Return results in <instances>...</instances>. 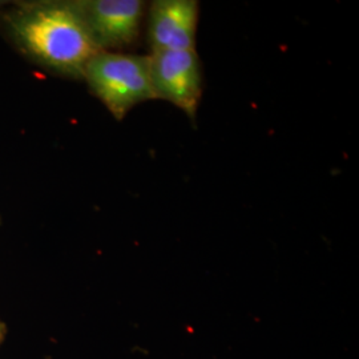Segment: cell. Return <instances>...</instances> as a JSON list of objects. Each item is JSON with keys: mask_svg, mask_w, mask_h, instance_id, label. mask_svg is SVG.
Returning <instances> with one entry per match:
<instances>
[{"mask_svg": "<svg viewBox=\"0 0 359 359\" xmlns=\"http://www.w3.org/2000/svg\"><path fill=\"white\" fill-rule=\"evenodd\" d=\"M4 35L32 63L52 74L83 80L100 52L75 0L20 1L0 13Z\"/></svg>", "mask_w": 359, "mask_h": 359, "instance_id": "1", "label": "cell"}, {"mask_svg": "<svg viewBox=\"0 0 359 359\" xmlns=\"http://www.w3.org/2000/svg\"><path fill=\"white\" fill-rule=\"evenodd\" d=\"M83 80L116 120H123L136 105L157 99L148 56L97 52L86 67Z\"/></svg>", "mask_w": 359, "mask_h": 359, "instance_id": "2", "label": "cell"}, {"mask_svg": "<svg viewBox=\"0 0 359 359\" xmlns=\"http://www.w3.org/2000/svg\"><path fill=\"white\" fill-rule=\"evenodd\" d=\"M148 60L156 97L175 104L194 118L203 95L201 63L196 50L151 51Z\"/></svg>", "mask_w": 359, "mask_h": 359, "instance_id": "3", "label": "cell"}, {"mask_svg": "<svg viewBox=\"0 0 359 359\" xmlns=\"http://www.w3.org/2000/svg\"><path fill=\"white\" fill-rule=\"evenodd\" d=\"M100 51L132 46L140 34L145 3L140 0H75Z\"/></svg>", "mask_w": 359, "mask_h": 359, "instance_id": "4", "label": "cell"}, {"mask_svg": "<svg viewBox=\"0 0 359 359\" xmlns=\"http://www.w3.org/2000/svg\"><path fill=\"white\" fill-rule=\"evenodd\" d=\"M197 22L196 0L154 1L148 18V40L152 51L196 50Z\"/></svg>", "mask_w": 359, "mask_h": 359, "instance_id": "5", "label": "cell"}, {"mask_svg": "<svg viewBox=\"0 0 359 359\" xmlns=\"http://www.w3.org/2000/svg\"><path fill=\"white\" fill-rule=\"evenodd\" d=\"M6 333H7V327H6V325L3 322L0 321V344L3 342Z\"/></svg>", "mask_w": 359, "mask_h": 359, "instance_id": "6", "label": "cell"}]
</instances>
